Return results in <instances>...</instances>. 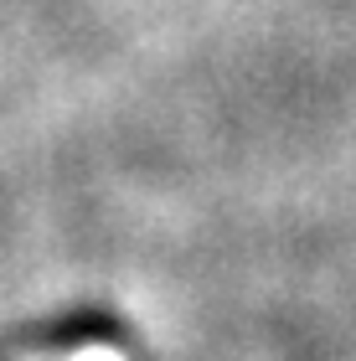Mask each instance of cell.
<instances>
[{
    "label": "cell",
    "mask_w": 356,
    "mask_h": 361,
    "mask_svg": "<svg viewBox=\"0 0 356 361\" xmlns=\"http://www.w3.org/2000/svg\"><path fill=\"white\" fill-rule=\"evenodd\" d=\"M62 361H129V356L114 351V346H83V351H73V356H62Z\"/></svg>",
    "instance_id": "cell-1"
},
{
    "label": "cell",
    "mask_w": 356,
    "mask_h": 361,
    "mask_svg": "<svg viewBox=\"0 0 356 361\" xmlns=\"http://www.w3.org/2000/svg\"><path fill=\"white\" fill-rule=\"evenodd\" d=\"M31 361H62V356H31Z\"/></svg>",
    "instance_id": "cell-2"
}]
</instances>
